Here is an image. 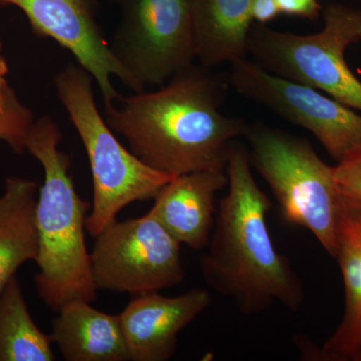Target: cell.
Returning <instances> with one entry per match:
<instances>
[{"label": "cell", "instance_id": "14", "mask_svg": "<svg viewBox=\"0 0 361 361\" xmlns=\"http://www.w3.org/2000/svg\"><path fill=\"white\" fill-rule=\"evenodd\" d=\"M58 313L51 337L65 360H130L118 315L106 314L80 299L63 304Z\"/></svg>", "mask_w": 361, "mask_h": 361}, {"label": "cell", "instance_id": "2", "mask_svg": "<svg viewBox=\"0 0 361 361\" xmlns=\"http://www.w3.org/2000/svg\"><path fill=\"white\" fill-rule=\"evenodd\" d=\"M226 171L228 193L219 202L208 251L199 261L204 279L244 315L260 314L275 302L299 310L305 301L302 283L275 248L267 226L271 201L256 183L248 151L238 140L230 147Z\"/></svg>", "mask_w": 361, "mask_h": 361}, {"label": "cell", "instance_id": "21", "mask_svg": "<svg viewBox=\"0 0 361 361\" xmlns=\"http://www.w3.org/2000/svg\"><path fill=\"white\" fill-rule=\"evenodd\" d=\"M250 13L252 20L262 25L276 20L280 14L277 0H251Z\"/></svg>", "mask_w": 361, "mask_h": 361}, {"label": "cell", "instance_id": "19", "mask_svg": "<svg viewBox=\"0 0 361 361\" xmlns=\"http://www.w3.org/2000/svg\"><path fill=\"white\" fill-rule=\"evenodd\" d=\"M334 179L342 193L361 202V147L337 163Z\"/></svg>", "mask_w": 361, "mask_h": 361}, {"label": "cell", "instance_id": "5", "mask_svg": "<svg viewBox=\"0 0 361 361\" xmlns=\"http://www.w3.org/2000/svg\"><path fill=\"white\" fill-rule=\"evenodd\" d=\"M251 165L274 194L287 222L305 228L336 257L341 192L334 167L319 158L310 142L263 123L249 127Z\"/></svg>", "mask_w": 361, "mask_h": 361}, {"label": "cell", "instance_id": "3", "mask_svg": "<svg viewBox=\"0 0 361 361\" xmlns=\"http://www.w3.org/2000/svg\"><path fill=\"white\" fill-rule=\"evenodd\" d=\"M61 139L59 126L45 115L33 123L26 141V151L44 172L35 209L39 236L35 286L45 305L56 312L75 299L92 303L97 294L85 244L92 205L75 190L70 157L59 149Z\"/></svg>", "mask_w": 361, "mask_h": 361}, {"label": "cell", "instance_id": "8", "mask_svg": "<svg viewBox=\"0 0 361 361\" xmlns=\"http://www.w3.org/2000/svg\"><path fill=\"white\" fill-rule=\"evenodd\" d=\"M122 11L111 51L142 85H161L193 65L196 35L190 0H116Z\"/></svg>", "mask_w": 361, "mask_h": 361}, {"label": "cell", "instance_id": "22", "mask_svg": "<svg viewBox=\"0 0 361 361\" xmlns=\"http://www.w3.org/2000/svg\"><path fill=\"white\" fill-rule=\"evenodd\" d=\"M8 73V66L6 59L2 56V40L0 37V110H4L8 106L11 97L16 92L7 84L6 75Z\"/></svg>", "mask_w": 361, "mask_h": 361}, {"label": "cell", "instance_id": "20", "mask_svg": "<svg viewBox=\"0 0 361 361\" xmlns=\"http://www.w3.org/2000/svg\"><path fill=\"white\" fill-rule=\"evenodd\" d=\"M280 14L316 20L323 11L320 0H277Z\"/></svg>", "mask_w": 361, "mask_h": 361}, {"label": "cell", "instance_id": "7", "mask_svg": "<svg viewBox=\"0 0 361 361\" xmlns=\"http://www.w3.org/2000/svg\"><path fill=\"white\" fill-rule=\"evenodd\" d=\"M90 266L97 290L130 295L182 283L180 244L151 212L115 220L96 237Z\"/></svg>", "mask_w": 361, "mask_h": 361}, {"label": "cell", "instance_id": "13", "mask_svg": "<svg viewBox=\"0 0 361 361\" xmlns=\"http://www.w3.org/2000/svg\"><path fill=\"white\" fill-rule=\"evenodd\" d=\"M226 185V170L177 176L156 195L149 212L180 245L202 250L208 245L212 234L216 194Z\"/></svg>", "mask_w": 361, "mask_h": 361}, {"label": "cell", "instance_id": "15", "mask_svg": "<svg viewBox=\"0 0 361 361\" xmlns=\"http://www.w3.org/2000/svg\"><path fill=\"white\" fill-rule=\"evenodd\" d=\"M196 35L197 59L215 68L244 58L253 20L251 0H190Z\"/></svg>", "mask_w": 361, "mask_h": 361}, {"label": "cell", "instance_id": "16", "mask_svg": "<svg viewBox=\"0 0 361 361\" xmlns=\"http://www.w3.org/2000/svg\"><path fill=\"white\" fill-rule=\"evenodd\" d=\"M37 196L39 186L35 180L9 177L4 183L0 195V292L20 266L37 259Z\"/></svg>", "mask_w": 361, "mask_h": 361}, {"label": "cell", "instance_id": "18", "mask_svg": "<svg viewBox=\"0 0 361 361\" xmlns=\"http://www.w3.org/2000/svg\"><path fill=\"white\" fill-rule=\"evenodd\" d=\"M33 123L32 111L23 106L14 94L8 106L0 110V141L8 144L14 153H25Z\"/></svg>", "mask_w": 361, "mask_h": 361}, {"label": "cell", "instance_id": "10", "mask_svg": "<svg viewBox=\"0 0 361 361\" xmlns=\"http://www.w3.org/2000/svg\"><path fill=\"white\" fill-rule=\"evenodd\" d=\"M14 6L25 14L37 37L56 40L96 80L104 108L113 106L120 94L111 82L142 92V85L118 61L97 21V0H0V6Z\"/></svg>", "mask_w": 361, "mask_h": 361}, {"label": "cell", "instance_id": "12", "mask_svg": "<svg viewBox=\"0 0 361 361\" xmlns=\"http://www.w3.org/2000/svg\"><path fill=\"white\" fill-rule=\"evenodd\" d=\"M334 258L343 279L344 312L334 334L311 356L323 361H361V202L342 192Z\"/></svg>", "mask_w": 361, "mask_h": 361}, {"label": "cell", "instance_id": "9", "mask_svg": "<svg viewBox=\"0 0 361 361\" xmlns=\"http://www.w3.org/2000/svg\"><path fill=\"white\" fill-rule=\"evenodd\" d=\"M228 82L241 96L310 130L336 163L361 147V115L310 85L273 75L252 59L229 63Z\"/></svg>", "mask_w": 361, "mask_h": 361}, {"label": "cell", "instance_id": "6", "mask_svg": "<svg viewBox=\"0 0 361 361\" xmlns=\"http://www.w3.org/2000/svg\"><path fill=\"white\" fill-rule=\"evenodd\" d=\"M322 13L324 26L311 35L252 25L247 54L273 75L310 85L361 113V80L345 58L348 47L361 42V9L331 4Z\"/></svg>", "mask_w": 361, "mask_h": 361}, {"label": "cell", "instance_id": "11", "mask_svg": "<svg viewBox=\"0 0 361 361\" xmlns=\"http://www.w3.org/2000/svg\"><path fill=\"white\" fill-rule=\"evenodd\" d=\"M212 302L208 290L195 288L175 297L159 292L135 295L118 315L133 361L171 360L178 336Z\"/></svg>", "mask_w": 361, "mask_h": 361}, {"label": "cell", "instance_id": "17", "mask_svg": "<svg viewBox=\"0 0 361 361\" xmlns=\"http://www.w3.org/2000/svg\"><path fill=\"white\" fill-rule=\"evenodd\" d=\"M51 337L33 322L18 278L0 292V361H54Z\"/></svg>", "mask_w": 361, "mask_h": 361}, {"label": "cell", "instance_id": "1", "mask_svg": "<svg viewBox=\"0 0 361 361\" xmlns=\"http://www.w3.org/2000/svg\"><path fill=\"white\" fill-rule=\"evenodd\" d=\"M227 82L192 65L153 92L118 97L104 109L106 123L149 167L173 176L226 170L232 142L245 137L242 118L221 111Z\"/></svg>", "mask_w": 361, "mask_h": 361}, {"label": "cell", "instance_id": "4", "mask_svg": "<svg viewBox=\"0 0 361 361\" xmlns=\"http://www.w3.org/2000/svg\"><path fill=\"white\" fill-rule=\"evenodd\" d=\"M92 78L82 66L70 63L54 85L89 158L94 197L87 231L96 238L125 207L155 198L177 176L149 167L121 144L97 110Z\"/></svg>", "mask_w": 361, "mask_h": 361}]
</instances>
